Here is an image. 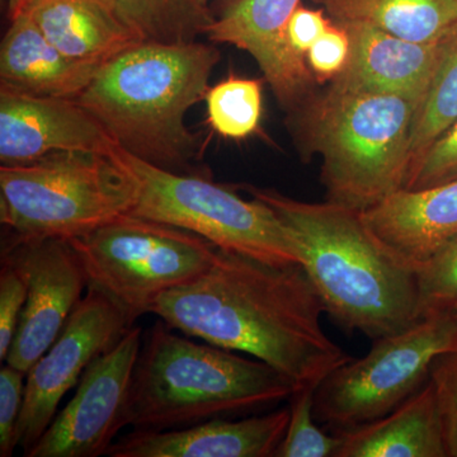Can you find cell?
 <instances>
[{"mask_svg":"<svg viewBox=\"0 0 457 457\" xmlns=\"http://www.w3.org/2000/svg\"><path fill=\"white\" fill-rule=\"evenodd\" d=\"M318 385L296 387L288 402L290 420L276 457H337L341 438L326 433L314 416V395Z\"/></svg>","mask_w":457,"mask_h":457,"instance_id":"25","label":"cell"},{"mask_svg":"<svg viewBox=\"0 0 457 457\" xmlns=\"http://www.w3.org/2000/svg\"><path fill=\"white\" fill-rule=\"evenodd\" d=\"M26 374L5 365L0 370V456L11 457L17 449L16 429L25 398Z\"/></svg>","mask_w":457,"mask_h":457,"instance_id":"30","label":"cell"},{"mask_svg":"<svg viewBox=\"0 0 457 457\" xmlns=\"http://www.w3.org/2000/svg\"><path fill=\"white\" fill-rule=\"evenodd\" d=\"M457 179V119L411 164L403 189H425Z\"/></svg>","mask_w":457,"mask_h":457,"instance_id":"27","label":"cell"},{"mask_svg":"<svg viewBox=\"0 0 457 457\" xmlns=\"http://www.w3.org/2000/svg\"><path fill=\"white\" fill-rule=\"evenodd\" d=\"M451 352H457L451 312L428 315L408 329L375 339L365 356L352 357L318 385L315 420L332 433L374 422L420 392L435 360Z\"/></svg>","mask_w":457,"mask_h":457,"instance_id":"9","label":"cell"},{"mask_svg":"<svg viewBox=\"0 0 457 457\" xmlns=\"http://www.w3.org/2000/svg\"><path fill=\"white\" fill-rule=\"evenodd\" d=\"M114 155L137 188L130 215L185 228L222 251L273 266L302 264L294 234L258 198L239 196L237 187L213 182L210 176L163 170L117 146Z\"/></svg>","mask_w":457,"mask_h":457,"instance_id":"7","label":"cell"},{"mask_svg":"<svg viewBox=\"0 0 457 457\" xmlns=\"http://www.w3.org/2000/svg\"><path fill=\"white\" fill-rule=\"evenodd\" d=\"M420 318L457 311V237L417 264Z\"/></svg>","mask_w":457,"mask_h":457,"instance_id":"26","label":"cell"},{"mask_svg":"<svg viewBox=\"0 0 457 457\" xmlns=\"http://www.w3.org/2000/svg\"><path fill=\"white\" fill-rule=\"evenodd\" d=\"M336 435L337 457H447L431 380L386 416Z\"/></svg>","mask_w":457,"mask_h":457,"instance_id":"20","label":"cell"},{"mask_svg":"<svg viewBox=\"0 0 457 457\" xmlns=\"http://www.w3.org/2000/svg\"><path fill=\"white\" fill-rule=\"evenodd\" d=\"M456 119L457 21L437 41V59L432 79L414 117L411 164Z\"/></svg>","mask_w":457,"mask_h":457,"instance_id":"23","label":"cell"},{"mask_svg":"<svg viewBox=\"0 0 457 457\" xmlns=\"http://www.w3.org/2000/svg\"><path fill=\"white\" fill-rule=\"evenodd\" d=\"M339 25L360 23L409 41L435 42L457 21V0H312Z\"/></svg>","mask_w":457,"mask_h":457,"instance_id":"21","label":"cell"},{"mask_svg":"<svg viewBox=\"0 0 457 457\" xmlns=\"http://www.w3.org/2000/svg\"><path fill=\"white\" fill-rule=\"evenodd\" d=\"M324 13L323 9H311L303 5L294 12L287 26V40L297 56L306 59V54L312 45L332 23Z\"/></svg>","mask_w":457,"mask_h":457,"instance_id":"32","label":"cell"},{"mask_svg":"<svg viewBox=\"0 0 457 457\" xmlns=\"http://www.w3.org/2000/svg\"><path fill=\"white\" fill-rule=\"evenodd\" d=\"M114 149L55 152L31 163L2 165V245L71 240L130 215L137 188Z\"/></svg>","mask_w":457,"mask_h":457,"instance_id":"6","label":"cell"},{"mask_svg":"<svg viewBox=\"0 0 457 457\" xmlns=\"http://www.w3.org/2000/svg\"><path fill=\"white\" fill-rule=\"evenodd\" d=\"M201 3H204V4L207 5V0H200Z\"/></svg>","mask_w":457,"mask_h":457,"instance_id":"35","label":"cell"},{"mask_svg":"<svg viewBox=\"0 0 457 457\" xmlns=\"http://www.w3.org/2000/svg\"><path fill=\"white\" fill-rule=\"evenodd\" d=\"M429 380L437 400L447 457H457V352L435 360Z\"/></svg>","mask_w":457,"mask_h":457,"instance_id":"28","label":"cell"},{"mask_svg":"<svg viewBox=\"0 0 457 457\" xmlns=\"http://www.w3.org/2000/svg\"><path fill=\"white\" fill-rule=\"evenodd\" d=\"M120 14L143 42L191 44L215 17L200 0H114Z\"/></svg>","mask_w":457,"mask_h":457,"instance_id":"22","label":"cell"},{"mask_svg":"<svg viewBox=\"0 0 457 457\" xmlns=\"http://www.w3.org/2000/svg\"><path fill=\"white\" fill-rule=\"evenodd\" d=\"M31 2L32 0H7V14L9 20H13L18 14L22 13L27 8V5Z\"/></svg>","mask_w":457,"mask_h":457,"instance_id":"33","label":"cell"},{"mask_svg":"<svg viewBox=\"0 0 457 457\" xmlns=\"http://www.w3.org/2000/svg\"><path fill=\"white\" fill-rule=\"evenodd\" d=\"M2 262L23 276L27 299L5 363L27 372L55 342L88 288L71 240H26L2 245Z\"/></svg>","mask_w":457,"mask_h":457,"instance_id":"12","label":"cell"},{"mask_svg":"<svg viewBox=\"0 0 457 457\" xmlns=\"http://www.w3.org/2000/svg\"><path fill=\"white\" fill-rule=\"evenodd\" d=\"M239 187L290 228L302 266L337 326L375 341L422 319L416 267L370 230L362 212L295 200L273 188Z\"/></svg>","mask_w":457,"mask_h":457,"instance_id":"2","label":"cell"},{"mask_svg":"<svg viewBox=\"0 0 457 457\" xmlns=\"http://www.w3.org/2000/svg\"><path fill=\"white\" fill-rule=\"evenodd\" d=\"M362 216L385 245L416 267L457 237V179L436 187L400 189Z\"/></svg>","mask_w":457,"mask_h":457,"instance_id":"17","label":"cell"},{"mask_svg":"<svg viewBox=\"0 0 457 457\" xmlns=\"http://www.w3.org/2000/svg\"><path fill=\"white\" fill-rule=\"evenodd\" d=\"M204 101L207 122L225 139L243 140L260 132L263 114L261 80L230 75L209 87Z\"/></svg>","mask_w":457,"mask_h":457,"instance_id":"24","label":"cell"},{"mask_svg":"<svg viewBox=\"0 0 457 457\" xmlns=\"http://www.w3.org/2000/svg\"><path fill=\"white\" fill-rule=\"evenodd\" d=\"M102 65L65 55L23 12L11 20L3 37L0 88L35 97L75 99Z\"/></svg>","mask_w":457,"mask_h":457,"instance_id":"18","label":"cell"},{"mask_svg":"<svg viewBox=\"0 0 457 457\" xmlns=\"http://www.w3.org/2000/svg\"><path fill=\"white\" fill-rule=\"evenodd\" d=\"M27 285L25 278L12 264L2 262L0 270V360H7L25 308Z\"/></svg>","mask_w":457,"mask_h":457,"instance_id":"31","label":"cell"},{"mask_svg":"<svg viewBox=\"0 0 457 457\" xmlns=\"http://www.w3.org/2000/svg\"><path fill=\"white\" fill-rule=\"evenodd\" d=\"M451 314L453 315V318H455V320H456V326H457V311L453 312H451Z\"/></svg>","mask_w":457,"mask_h":457,"instance_id":"34","label":"cell"},{"mask_svg":"<svg viewBox=\"0 0 457 457\" xmlns=\"http://www.w3.org/2000/svg\"><path fill=\"white\" fill-rule=\"evenodd\" d=\"M23 12L51 44L80 62L104 64L143 42L114 0H32Z\"/></svg>","mask_w":457,"mask_h":457,"instance_id":"19","label":"cell"},{"mask_svg":"<svg viewBox=\"0 0 457 457\" xmlns=\"http://www.w3.org/2000/svg\"><path fill=\"white\" fill-rule=\"evenodd\" d=\"M71 243L82 261L88 286L106 293L131 326L150 314L159 296L204 276L220 251L192 231L132 215Z\"/></svg>","mask_w":457,"mask_h":457,"instance_id":"8","label":"cell"},{"mask_svg":"<svg viewBox=\"0 0 457 457\" xmlns=\"http://www.w3.org/2000/svg\"><path fill=\"white\" fill-rule=\"evenodd\" d=\"M101 123L75 99L35 97L0 88V162L31 163L55 152L111 153Z\"/></svg>","mask_w":457,"mask_h":457,"instance_id":"13","label":"cell"},{"mask_svg":"<svg viewBox=\"0 0 457 457\" xmlns=\"http://www.w3.org/2000/svg\"><path fill=\"white\" fill-rule=\"evenodd\" d=\"M416 112L403 96L332 83L300 126L306 152L323 161L327 200L366 212L404 188Z\"/></svg>","mask_w":457,"mask_h":457,"instance_id":"5","label":"cell"},{"mask_svg":"<svg viewBox=\"0 0 457 457\" xmlns=\"http://www.w3.org/2000/svg\"><path fill=\"white\" fill-rule=\"evenodd\" d=\"M290 420L288 407L220 418L171 431H132L117 438L111 457H276Z\"/></svg>","mask_w":457,"mask_h":457,"instance_id":"15","label":"cell"},{"mask_svg":"<svg viewBox=\"0 0 457 457\" xmlns=\"http://www.w3.org/2000/svg\"><path fill=\"white\" fill-rule=\"evenodd\" d=\"M131 327L125 312L106 293L88 286L55 342L27 372L16 429V445L23 455L40 440L62 398L77 386L90 363L110 351Z\"/></svg>","mask_w":457,"mask_h":457,"instance_id":"10","label":"cell"},{"mask_svg":"<svg viewBox=\"0 0 457 457\" xmlns=\"http://www.w3.org/2000/svg\"><path fill=\"white\" fill-rule=\"evenodd\" d=\"M341 26L350 35L351 54L332 83L403 96L418 108L432 79L438 40L409 41L360 23Z\"/></svg>","mask_w":457,"mask_h":457,"instance_id":"16","label":"cell"},{"mask_svg":"<svg viewBox=\"0 0 457 457\" xmlns=\"http://www.w3.org/2000/svg\"><path fill=\"white\" fill-rule=\"evenodd\" d=\"M293 392V383L263 361L176 335L159 319L143 337L126 427L171 431L252 416L270 411Z\"/></svg>","mask_w":457,"mask_h":457,"instance_id":"4","label":"cell"},{"mask_svg":"<svg viewBox=\"0 0 457 457\" xmlns=\"http://www.w3.org/2000/svg\"><path fill=\"white\" fill-rule=\"evenodd\" d=\"M144 332L131 327L116 345L90 363L77 392L26 457L107 455L126 427L132 375Z\"/></svg>","mask_w":457,"mask_h":457,"instance_id":"11","label":"cell"},{"mask_svg":"<svg viewBox=\"0 0 457 457\" xmlns=\"http://www.w3.org/2000/svg\"><path fill=\"white\" fill-rule=\"evenodd\" d=\"M323 312L302 264L273 266L222 249L204 276L167 291L150 311L189 338L263 361L294 389L320 384L352 359L324 332Z\"/></svg>","mask_w":457,"mask_h":457,"instance_id":"1","label":"cell"},{"mask_svg":"<svg viewBox=\"0 0 457 457\" xmlns=\"http://www.w3.org/2000/svg\"><path fill=\"white\" fill-rule=\"evenodd\" d=\"M302 0H231L206 29L212 44L245 51L269 82L279 104L295 108L311 90L308 62L287 40V26Z\"/></svg>","mask_w":457,"mask_h":457,"instance_id":"14","label":"cell"},{"mask_svg":"<svg viewBox=\"0 0 457 457\" xmlns=\"http://www.w3.org/2000/svg\"><path fill=\"white\" fill-rule=\"evenodd\" d=\"M350 54L351 38L347 29L332 21L306 54V62L318 82H332L347 65Z\"/></svg>","mask_w":457,"mask_h":457,"instance_id":"29","label":"cell"},{"mask_svg":"<svg viewBox=\"0 0 457 457\" xmlns=\"http://www.w3.org/2000/svg\"><path fill=\"white\" fill-rule=\"evenodd\" d=\"M219 60L212 44L140 42L104 62L75 101L129 154L174 173L209 176L192 164L200 143L185 117L204 101Z\"/></svg>","mask_w":457,"mask_h":457,"instance_id":"3","label":"cell"}]
</instances>
